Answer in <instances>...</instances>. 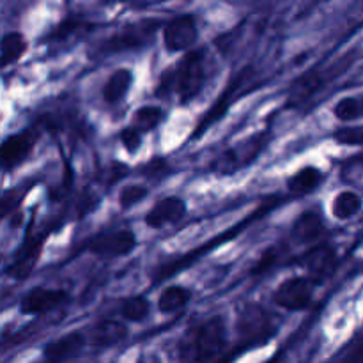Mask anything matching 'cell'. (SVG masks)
<instances>
[{
    "instance_id": "6da1fadb",
    "label": "cell",
    "mask_w": 363,
    "mask_h": 363,
    "mask_svg": "<svg viewBox=\"0 0 363 363\" xmlns=\"http://www.w3.org/2000/svg\"><path fill=\"white\" fill-rule=\"evenodd\" d=\"M229 344L225 323L211 318L199 323L179 344V363H220Z\"/></svg>"
},
{
    "instance_id": "7a4b0ae2",
    "label": "cell",
    "mask_w": 363,
    "mask_h": 363,
    "mask_svg": "<svg viewBox=\"0 0 363 363\" xmlns=\"http://www.w3.org/2000/svg\"><path fill=\"white\" fill-rule=\"evenodd\" d=\"M169 89L176 91L183 103L190 101L202 91L206 82V53L202 50H188L169 77Z\"/></svg>"
},
{
    "instance_id": "3957f363",
    "label": "cell",
    "mask_w": 363,
    "mask_h": 363,
    "mask_svg": "<svg viewBox=\"0 0 363 363\" xmlns=\"http://www.w3.org/2000/svg\"><path fill=\"white\" fill-rule=\"evenodd\" d=\"M314 294L312 279H289L275 291V301L287 311H303L311 305Z\"/></svg>"
},
{
    "instance_id": "277c9868",
    "label": "cell",
    "mask_w": 363,
    "mask_h": 363,
    "mask_svg": "<svg viewBox=\"0 0 363 363\" xmlns=\"http://www.w3.org/2000/svg\"><path fill=\"white\" fill-rule=\"evenodd\" d=\"M199 38L197 21L194 16H177L165 25L163 41L170 52H188Z\"/></svg>"
},
{
    "instance_id": "5b68a950",
    "label": "cell",
    "mask_w": 363,
    "mask_h": 363,
    "mask_svg": "<svg viewBox=\"0 0 363 363\" xmlns=\"http://www.w3.org/2000/svg\"><path fill=\"white\" fill-rule=\"evenodd\" d=\"M137 247V238L131 230H116L89 243V252L103 257H123Z\"/></svg>"
},
{
    "instance_id": "8992f818",
    "label": "cell",
    "mask_w": 363,
    "mask_h": 363,
    "mask_svg": "<svg viewBox=\"0 0 363 363\" xmlns=\"http://www.w3.org/2000/svg\"><path fill=\"white\" fill-rule=\"evenodd\" d=\"M67 300V293L64 289H46V287H35L28 291L27 296L21 300V312L27 315L45 314V312L57 308Z\"/></svg>"
},
{
    "instance_id": "52a82bcc",
    "label": "cell",
    "mask_w": 363,
    "mask_h": 363,
    "mask_svg": "<svg viewBox=\"0 0 363 363\" xmlns=\"http://www.w3.org/2000/svg\"><path fill=\"white\" fill-rule=\"evenodd\" d=\"M35 144V135L30 131L11 135L2 145H0V167L2 169H14L20 165Z\"/></svg>"
},
{
    "instance_id": "ba28073f",
    "label": "cell",
    "mask_w": 363,
    "mask_h": 363,
    "mask_svg": "<svg viewBox=\"0 0 363 363\" xmlns=\"http://www.w3.org/2000/svg\"><path fill=\"white\" fill-rule=\"evenodd\" d=\"M186 215V204L179 197H167L156 202L151 211L145 215V223L151 229H162V227L176 223Z\"/></svg>"
},
{
    "instance_id": "9c48e42d",
    "label": "cell",
    "mask_w": 363,
    "mask_h": 363,
    "mask_svg": "<svg viewBox=\"0 0 363 363\" xmlns=\"http://www.w3.org/2000/svg\"><path fill=\"white\" fill-rule=\"evenodd\" d=\"M335 250L328 245H318L312 250H308L303 257V266L312 275V280H321L330 277L335 269Z\"/></svg>"
},
{
    "instance_id": "30bf717a",
    "label": "cell",
    "mask_w": 363,
    "mask_h": 363,
    "mask_svg": "<svg viewBox=\"0 0 363 363\" xmlns=\"http://www.w3.org/2000/svg\"><path fill=\"white\" fill-rule=\"evenodd\" d=\"M156 25H138V27H130L123 30L121 34L113 35L106 45V50L112 52H121V50H130L142 46L149 39L151 32H155Z\"/></svg>"
},
{
    "instance_id": "8fae6325",
    "label": "cell",
    "mask_w": 363,
    "mask_h": 363,
    "mask_svg": "<svg viewBox=\"0 0 363 363\" xmlns=\"http://www.w3.org/2000/svg\"><path fill=\"white\" fill-rule=\"evenodd\" d=\"M325 233L321 216L315 213H303L293 225V236L298 243H314Z\"/></svg>"
},
{
    "instance_id": "7c38bea8",
    "label": "cell",
    "mask_w": 363,
    "mask_h": 363,
    "mask_svg": "<svg viewBox=\"0 0 363 363\" xmlns=\"http://www.w3.org/2000/svg\"><path fill=\"white\" fill-rule=\"evenodd\" d=\"M82 346H84V337L80 333H69V335H64L50 342L45 350V357L53 363L62 362L73 357Z\"/></svg>"
},
{
    "instance_id": "4fadbf2b",
    "label": "cell",
    "mask_w": 363,
    "mask_h": 363,
    "mask_svg": "<svg viewBox=\"0 0 363 363\" xmlns=\"http://www.w3.org/2000/svg\"><path fill=\"white\" fill-rule=\"evenodd\" d=\"M131 82H133V74L128 69H117L110 74L108 82L103 87V98L106 103L113 105V103H119L124 96L128 94L131 87Z\"/></svg>"
},
{
    "instance_id": "5bb4252c",
    "label": "cell",
    "mask_w": 363,
    "mask_h": 363,
    "mask_svg": "<svg viewBox=\"0 0 363 363\" xmlns=\"http://www.w3.org/2000/svg\"><path fill=\"white\" fill-rule=\"evenodd\" d=\"M323 174L321 170L315 169V167H305V169L298 170L294 176L289 177L287 181V188H289L291 194L294 195H305L311 194L312 190L321 184Z\"/></svg>"
},
{
    "instance_id": "9a60e30c",
    "label": "cell",
    "mask_w": 363,
    "mask_h": 363,
    "mask_svg": "<svg viewBox=\"0 0 363 363\" xmlns=\"http://www.w3.org/2000/svg\"><path fill=\"white\" fill-rule=\"evenodd\" d=\"M241 332L245 337H255L266 335L268 332V315L264 314L261 307L257 305H252V307L245 308V312L241 314Z\"/></svg>"
},
{
    "instance_id": "2e32d148",
    "label": "cell",
    "mask_w": 363,
    "mask_h": 363,
    "mask_svg": "<svg viewBox=\"0 0 363 363\" xmlns=\"http://www.w3.org/2000/svg\"><path fill=\"white\" fill-rule=\"evenodd\" d=\"M126 326L119 321H101L94 328V335H92V340H94L96 346L99 347H108L116 346L121 340L126 339Z\"/></svg>"
},
{
    "instance_id": "e0dca14e",
    "label": "cell",
    "mask_w": 363,
    "mask_h": 363,
    "mask_svg": "<svg viewBox=\"0 0 363 363\" xmlns=\"http://www.w3.org/2000/svg\"><path fill=\"white\" fill-rule=\"evenodd\" d=\"M191 293L183 286H170L160 294L158 298V308L163 314H172L183 308L184 305L190 301Z\"/></svg>"
},
{
    "instance_id": "ac0fdd59",
    "label": "cell",
    "mask_w": 363,
    "mask_h": 363,
    "mask_svg": "<svg viewBox=\"0 0 363 363\" xmlns=\"http://www.w3.org/2000/svg\"><path fill=\"white\" fill-rule=\"evenodd\" d=\"M27 50V41L20 32H9L0 39V64H9L20 59Z\"/></svg>"
},
{
    "instance_id": "d6986e66",
    "label": "cell",
    "mask_w": 363,
    "mask_h": 363,
    "mask_svg": "<svg viewBox=\"0 0 363 363\" xmlns=\"http://www.w3.org/2000/svg\"><path fill=\"white\" fill-rule=\"evenodd\" d=\"M39 255H41V243H32L27 245V247L21 250V254L16 257V262H14L13 268L9 269V273L16 279H23L28 273L34 269L35 262H38Z\"/></svg>"
},
{
    "instance_id": "ffe728a7",
    "label": "cell",
    "mask_w": 363,
    "mask_h": 363,
    "mask_svg": "<svg viewBox=\"0 0 363 363\" xmlns=\"http://www.w3.org/2000/svg\"><path fill=\"white\" fill-rule=\"evenodd\" d=\"M333 215L339 220H350L362 209V199L354 191H342L333 201Z\"/></svg>"
},
{
    "instance_id": "44dd1931",
    "label": "cell",
    "mask_w": 363,
    "mask_h": 363,
    "mask_svg": "<svg viewBox=\"0 0 363 363\" xmlns=\"http://www.w3.org/2000/svg\"><path fill=\"white\" fill-rule=\"evenodd\" d=\"M162 119H163L162 108H158V106H142V108H138L137 112H135L133 121H131L133 126L131 128H135L138 133H144V131L155 130V128L162 123Z\"/></svg>"
},
{
    "instance_id": "7402d4cb",
    "label": "cell",
    "mask_w": 363,
    "mask_h": 363,
    "mask_svg": "<svg viewBox=\"0 0 363 363\" xmlns=\"http://www.w3.org/2000/svg\"><path fill=\"white\" fill-rule=\"evenodd\" d=\"M333 113L342 123H351V121L358 119L363 116V98H342L335 106H333Z\"/></svg>"
},
{
    "instance_id": "603a6c76",
    "label": "cell",
    "mask_w": 363,
    "mask_h": 363,
    "mask_svg": "<svg viewBox=\"0 0 363 363\" xmlns=\"http://www.w3.org/2000/svg\"><path fill=\"white\" fill-rule=\"evenodd\" d=\"M147 314H149V303L145 298L131 296L123 303V318L126 319V321L138 323L142 321V319L147 318Z\"/></svg>"
},
{
    "instance_id": "cb8c5ba5",
    "label": "cell",
    "mask_w": 363,
    "mask_h": 363,
    "mask_svg": "<svg viewBox=\"0 0 363 363\" xmlns=\"http://www.w3.org/2000/svg\"><path fill=\"white\" fill-rule=\"evenodd\" d=\"M145 195H147V190H145L142 184H130V186H124L119 195L121 208H131V206H135L137 202L144 201Z\"/></svg>"
},
{
    "instance_id": "d4e9b609",
    "label": "cell",
    "mask_w": 363,
    "mask_h": 363,
    "mask_svg": "<svg viewBox=\"0 0 363 363\" xmlns=\"http://www.w3.org/2000/svg\"><path fill=\"white\" fill-rule=\"evenodd\" d=\"M335 140L344 145H363V126L342 128L335 131Z\"/></svg>"
},
{
    "instance_id": "484cf974",
    "label": "cell",
    "mask_w": 363,
    "mask_h": 363,
    "mask_svg": "<svg viewBox=\"0 0 363 363\" xmlns=\"http://www.w3.org/2000/svg\"><path fill=\"white\" fill-rule=\"evenodd\" d=\"M121 142H123L124 149H126L128 152H135L142 144L140 133H138L135 128H126V130L121 133Z\"/></svg>"
}]
</instances>
